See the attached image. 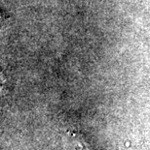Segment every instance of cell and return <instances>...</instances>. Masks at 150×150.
Wrapping results in <instances>:
<instances>
[{"mask_svg":"<svg viewBox=\"0 0 150 150\" xmlns=\"http://www.w3.org/2000/svg\"><path fill=\"white\" fill-rule=\"evenodd\" d=\"M4 23V17H3V14L1 13V11H0V26Z\"/></svg>","mask_w":150,"mask_h":150,"instance_id":"cell-1","label":"cell"}]
</instances>
